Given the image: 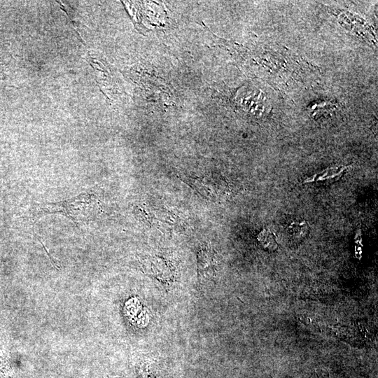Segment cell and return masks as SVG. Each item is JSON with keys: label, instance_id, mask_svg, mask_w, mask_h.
I'll return each instance as SVG.
<instances>
[{"label": "cell", "instance_id": "4", "mask_svg": "<svg viewBox=\"0 0 378 378\" xmlns=\"http://www.w3.org/2000/svg\"><path fill=\"white\" fill-rule=\"evenodd\" d=\"M259 241L265 248L273 249L275 248L276 241L273 234L266 230H262L258 237Z\"/></svg>", "mask_w": 378, "mask_h": 378}, {"label": "cell", "instance_id": "2", "mask_svg": "<svg viewBox=\"0 0 378 378\" xmlns=\"http://www.w3.org/2000/svg\"><path fill=\"white\" fill-rule=\"evenodd\" d=\"M348 169V166L331 167L308 177L304 183H314L326 184L338 181L345 172Z\"/></svg>", "mask_w": 378, "mask_h": 378}, {"label": "cell", "instance_id": "1", "mask_svg": "<svg viewBox=\"0 0 378 378\" xmlns=\"http://www.w3.org/2000/svg\"><path fill=\"white\" fill-rule=\"evenodd\" d=\"M244 52L258 76L279 88L305 85L319 75L316 66L285 47L262 44Z\"/></svg>", "mask_w": 378, "mask_h": 378}, {"label": "cell", "instance_id": "5", "mask_svg": "<svg viewBox=\"0 0 378 378\" xmlns=\"http://www.w3.org/2000/svg\"><path fill=\"white\" fill-rule=\"evenodd\" d=\"M4 78H5V74H4L2 66L0 65V80H3Z\"/></svg>", "mask_w": 378, "mask_h": 378}, {"label": "cell", "instance_id": "3", "mask_svg": "<svg viewBox=\"0 0 378 378\" xmlns=\"http://www.w3.org/2000/svg\"><path fill=\"white\" fill-rule=\"evenodd\" d=\"M309 229V225L306 221H295L290 225L288 232L293 237L301 239L307 235Z\"/></svg>", "mask_w": 378, "mask_h": 378}]
</instances>
